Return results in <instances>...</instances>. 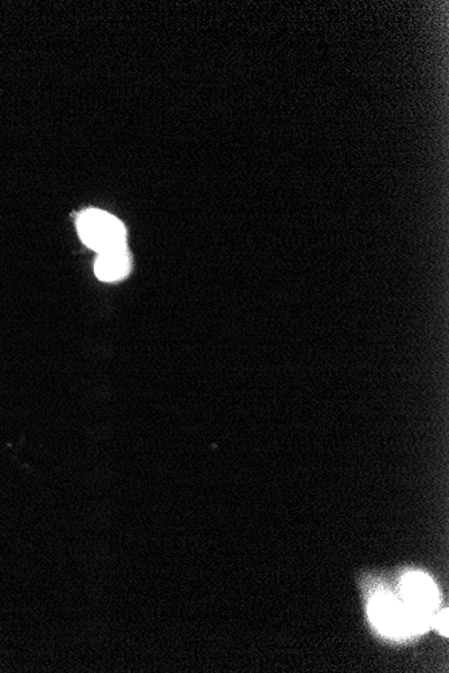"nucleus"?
Wrapping results in <instances>:
<instances>
[{"label": "nucleus", "mask_w": 449, "mask_h": 673, "mask_svg": "<svg viewBox=\"0 0 449 673\" xmlns=\"http://www.w3.org/2000/svg\"><path fill=\"white\" fill-rule=\"evenodd\" d=\"M374 623L385 633L393 636L413 635L427 629L431 614L401 604L389 594L374 598L370 605Z\"/></svg>", "instance_id": "obj_1"}, {"label": "nucleus", "mask_w": 449, "mask_h": 673, "mask_svg": "<svg viewBox=\"0 0 449 673\" xmlns=\"http://www.w3.org/2000/svg\"><path fill=\"white\" fill-rule=\"evenodd\" d=\"M77 230L82 242L97 253L127 248V230L116 217L90 208L77 218Z\"/></svg>", "instance_id": "obj_2"}, {"label": "nucleus", "mask_w": 449, "mask_h": 673, "mask_svg": "<svg viewBox=\"0 0 449 673\" xmlns=\"http://www.w3.org/2000/svg\"><path fill=\"white\" fill-rule=\"evenodd\" d=\"M402 593H404L405 603L412 608L422 610V612L432 614L439 597H437V590L432 581L422 574H411L405 578L402 583Z\"/></svg>", "instance_id": "obj_3"}, {"label": "nucleus", "mask_w": 449, "mask_h": 673, "mask_svg": "<svg viewBox=\"0 0 449 673\" xmlns=\"http://www.w3.org/2000/svg\"><path fill=\"white\" fill-rule=\"evenodd\" d=\"M131 256L127 248L99 253L94 263V273L102 282L114 283L125 279L131 272Z\"/></svg>", "instance_id": "obj_4"}, {"label": "nucleus", "mask_w": 449, "mask_h": 673, "mask_svg": "<svg viewBox=\"0 0 449 673\" xmlns=\"http://www.w3.org/2000/svg\"><path fill=\"white\" fill-rule=\"evenodd\" d=\"M437 628L447 637L448 636V612H443L436 620Z\"/></svg>", "instance_id": "obj_5"}]
</instances>
